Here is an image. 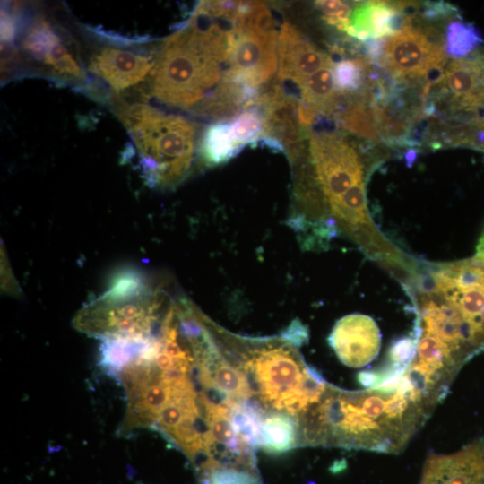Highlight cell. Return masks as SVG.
I'll use <instances>...</instances> for the list:
<instances>
[{
  "label": "cell",
  "instance_id": "obj_1",
  "mask_svg": "<svg viewBox=\"0 0 484 484\" xmlns=\"http://www.w3.org/2000/svg\"><path fill=\"white\" fill-rule=\"evenodd\" d=\"M210 328L221 352L246 375L266 411L285 412L298 421L321 399L328 383L280 335H238L212 320Z\"/></svg>",
  "mask_w": 484,
  "mask_h": 484
},
{
  "label": "cell",
  "instance_id": "obj_2",
  "mask_svg": "<svg viewBox=\"0 0 484 484\" xmlns=\"http://www.w3.org/2000/svg\"><path fill=\"white\" fill-rule=\"evenodd\" d=\"M173 295L134 271L119 272L108 289L75 315L73 327L105 340H144L158 331Z\"/></svg>",
  "mask_w": 484,
  "mask_h": 484
},
{
  "label": "cell",
  "instance_id": "obj_3",
  "mask_svg": "<svg viewBox=\"0 0 484 484\" xmlns=\"http://www.w3.org/2000/svg\"><path fill=\"white\" fill-rule=\"evenodd\" d=\"M228 61L224 46L191 19L163 44L152 68L154 94L160 100L190 108L222 80Z\"/></svg>",
  "mask_w": 484,
  "mask_h": 484
},
{
  "label": "cell",
  "instance_id": "obj_4",
  "mask_svg": "<svg viewBox=\"0 0 484 484\" xmlns=\"http://www.w3.org/2000/svg\"><path fill=\"white\" fill-rule=\"evenodd\" d=\"M122 118L138 150L147 183L170 188L184 181L194 160V125L182 117L143 105L132 107Z\"/></svg>",
  "mask_w": 484,
  "mask_h": 484
},
{
  "label": "cell",
  "instance_id": "obj_5",
  "mask_svg": "<svg viewBox=\"0 0 484 484\" xmlns=\"http://www.w3.org/2000/svg\"><path fill=\"white\" fill-rule=\"evenodd\" d=\"M155 350L144 341L136 342L129 360L115 376L125 389L126 408L118 435L126 436L142 428H154L172 394L167 373L155 362Z\"/></svg>",
  "mask_w": 484,
  "mask_h": 484
},
{
  "label": "cell",
  "instance_id": "obj_6",
  "mask_svg": "<svg viewBox=\"0 0 484 484\" xmlns=\"http://www.w3.org/2000/svg\"><path fill=\"white\" fill-rule=\"evenodd\" d=\"M447 61L444 48L412 25L385 39L379 65L393 78L416 80L443 71Z\"/></svg>",
  "mask_w": 484,
  "mask_h": 484
},
{
  "label": "cell",
  "instance_id": "obj_7",
  "mask_svg": "<svg viewBox=\"0 0 484 484\" xmlns=\"http://www.w3.org/2000/svg\"><path fill=\"white\" fill-rule=\"evenodd\" d=\"M436 91L434 104L444 106V114L477 119L484 110V51L477 49L471 56L454 59L444 70Z\"/></svg>",
  "mask_w": 484,
  "mask_h": 484
},
{
  "label": "cell",
  "instance_id": "obj_8",
  "mask_svg": "<svg viewBox=\"0 0 484 484\" xmlns=\"http://www.w3.org/2000/svg\"><path fill=\"white\" fill-rule=\"evenodd\" d=\"M223 77L239 85L256 89L267 82L279 66L277 36L263 35L238 22Z\"/></svg>",
  "mask_w": 484,
  "mask_h": 484
},
{
  "label": "cell",
  "instance_id": "obj_9",
  "mask_svg": "<svg viewBox=\"0 0 484 484\" xmlns=\"http://www.w3.org/2000/svg\"><path fill=\"white\" fill-rule=\"evenodd\" d=\"M328 343L341 363L350 367H361L377 356L381 335L373 318L351 314L335 323Z\"/></svg>",
  "mask_w": 484,
  "mask_h": 484
},
{
  "label": "cell",
  "instance_id": "obj_10",
  "mask_svg": "<svg viewBox=\"0 0 484 484\" xmlns=\"http://www.w3.org/2000/svg\"><path fill=\"white\" fill-rule=\"evenodd\" d=\"M278 79L291 81L299 87L311 75L333 63L327 54L289 22L281 25L278 35Z\"/></svg>",
  "mask_w": 484,
  "mask_h": 484
},
{
  "label": "cell",
  "instance_id": "obj_11",
  "mask_svg": "<svg viewBox=\"0 0 484 484\" xmlns=\"http://www.w3.org/2000/svg\"><path fill=\"white\" fill-rule=\"evenodd\" d=\"M411 26L402 2L364 1L355 4L344 32L362 41L384 39Z\"/></svg>",
  "mask_w": 484,
  "mask_h": 484
},
{
  "label": "cell",
  "instance_id": "obj_12",
  "mask_svg": "<svg viewBox=\"0 0 484 484\" xmlns=\"http://www.w3.org/2000/svg\"><path fill=\"white\" fill-rule=\"evenodd\" d=\"M23 46L34 58L44 63L57 75L82 76L81 67L61 39L44 19L36 21L26 32Z\"/></svg>",
  "mask_w": 484,
  "mask_h": 484
},
{
  "label": "cell",
  "instance_id": "obj_13",
  "mask_svg": "<svg viewBox=\"0 0 484 484\" xmlns=\"http://www.w3.org/2000/svg\"><path fill=\"white\" fill-rule=\"evenodd\" d=\"M154 64L134 52L107 48L93 57L91 69L114 90L120 91L143 81Z\"/></svg>",
  "mask_w": 484,
  "mask_h": 484
},
{
  "label": "cell",
  "instance_id": "obj_14",
  "mask_svg": "<svg viewBox=\"0 0 484 484\" xmlns=\"http://www.w3.org/2000/svg\"><path fill=\"white\" fill-rule=\"evenodd\" d=\"M299 445L298 424L292 416L267 411L261 428L260 447L269 454H281Z\"/></svg>",
  "mask_w": 484,
  "mask_h": 484
},
{
  "label": "cell",
  "instance_id": "obj_15",
  "mask_svg": "<svg viewBox=\"0 0 484 484\" xmlns=\"http://www.w3.org/2000/svg\"><path fill=\"white\" fill-rule=\"evenodd\" d=\"M243 148L237 143L229 123L217 122L209 125L200 144V153L209 166L226 162L238 154Z\"/></svg>",
  "mask_w": 484,
  "mask_h": 484
},
{
  "label": "cell",
  "instance_id": "obj_16",
  "mask_svg": "<svg viewBox=\"0 0 484 484\" xmlns=\"http://www.w3.org/2000/svg\"><path fill=\"white\" fill-rule=\"evenodd\" d=\"M483 41L480 30L471 23L453 21L448 23L445 32V52L457 59L472 53Z\"/></svg>",
  "mask_w": 484,
  "mask_h": 484
},
{
  "label": "cell",
  "instance_id": "obj_17",
  "mask_svg": "<svg viewBox=\"0 0 484 484\" xmlns=\"http://www.w3.org/2000/svg\"><path fill=\"white\" fill-rule=\"evenodd\" d=\"M370 59H343L333 65L335 89L339 93L346 94L362 90L365 79L372 72Z\"/></svg>",
  "mask_w": 484,
  "mask_h": 484
},
{
  "label": "cell",
  "instance_id": "obj_18",
  "mask_svg": "<svg viewBox=\"0 0 484 484\" xmlns=\"http://www.w3.org/2000/svg\"><path fill=\"white\" fill-rule=\"evenodd\" d=\"M229 123L235 140L242 148L262 140L264 135V112L255 103L245 108Z\"/></svg>",
  "mask_w": 484,
  "mask_h": 484
},
{
  "label": "cell",
  "instance_id": "obj_19",
  "mask_svg": "<svg viewBox=\"0 0 484 484\" xmlns=\"http://www.w3.org/2000/svg\"><path fill=\"white\" fill-rule=\"evenodd\" d=\"M415 349L416 338L413 333L395 340L389 348L385 366L394 371L405 369L414 356Z\"/></svg>",
  "mask_w": 484,
  "mask_h": 484
},
{
  "label": "cell",
  "instance_id": "obj_20",
  "mask_svg": "<svg viewBox=\"0 0 484 484\" xmlns=\"http://www.w3.org/2000/svg\"><path fill=\"white\" fill-rule=\"evenodd\" d=\"M315 5L322 13L323 19L339 30L345 31L353 8L347 3L338 0L315 1Z\"/></svg>",
  "mask_w": 484,
  "mask_h": 484
},
{
  "label": "cell",
  "instance_id": "obj_21",
  "mask_svg": "<svg viewBox=\"0 0 484 484\" xmlns=\"http://www.w3.org/2000/svg\"><path fill=\"white\" fill-rule=\"evenodd\" d=\"M207 480L211 484H260L255 473L235 468H219Z\"/></svg>",
  "mask_w": 484,
  "mask_h": 484
},
{
  "label": "cell",
  "instance_id": "obj_22",
  "mask_svg": "<svg viewBox=\"0 0 484 484\" xmlns=\"http://www.w3.org/2000/svg\"><path fill=\"white\" fill-rule=\"evenodd\" d=\"M280 336L297 348L301 347L308 340V330L299 320H293Z\"/></svg>",
  "mask_w": 484,
  "mask_h": 484
},
{
  "label": "cell",
  "instance_id": "obj_23",
  "mask_svg": "<svg viewBox=\"0 0 484 484\" xmlns=\"http://www.w3.org/2000/svg\"><path fill=\"white\" fill-rule=\"evenodd\" d=\"M472 259L477 262H484V232L479 239L478 245L476 246V254L474 257H472Z\"/></svg>",
  "mask_w": 484,
  "mask_h": 484
}]
</instances>
